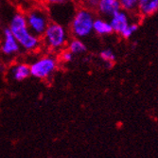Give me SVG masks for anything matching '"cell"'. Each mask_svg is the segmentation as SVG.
<instances>
[{
  "label": "cell",
  "instance_id": "obj_10",
  "mask_svg": "<svg viewBox=\"0 0 158 158\" xmlns=\"http://www.w3.org/2000/svg\"><path fill=\"white\" fill-rule=\"evenodd\" d=\"M137 10L142 16H150L158 11V0H138Z\"/></svg>",
  "mask_w": 158,
  "mask_h": 158
},
{
  "label": "cell",
  "instance_id": "obj_6",
  "mask_svg": "<svg viewBox=\"0 0 158 158\" xmlns=\"http://www.w3.org/2000/svg\"><path fill=\"white\" fill-rule=\"evenodd\" d=\"M20 50L21 48L17 40L14 38V36L10 31V28L6 27L3 31V39L1 44H0V52L4 56L8 57V58H10V57L19 54Z\"/></svg>",
  "mask_w": 158,
  "mask_h": 158
},
{
  "label": "cell",
  "instance_id": "obj_3",
  "mask_svg": "<svg viewBox=\"0 0 158 158\" xmlns=\"http://www.w3.org/2000/svg\"><path fill=\"white\" fill-rule=\"evenodd\" d=\"M95 15L92 10L81 8L77 10L70 22V32L74 38H85L93 32Z\"/></svg>",
  "mask_w": 158,
  "mask_h": 158
},
{
  "label": "cell",
  "instance_id": "obj_5",
  "mask_svg": "<svg viewBox=\"0 0 158 158\" xmlns=\"http://www.w3.org/2000/svg\"><path fill=\"white\" fill-rule=\"evenodd\" d=\"M25 16L30 31L40 38L44 34L45 31L51 22L47 9L39 6L28 10Z\"/></svg>",
  "mask_w": 158,
  "mask_h": 158
},
{
  "label": "cell",
  "instance_id": "obj_18",
  "mask_svg": "<svg viewBox=\"0 0 158 158\" xmlns=\"http://www.w3.org/2000/svg\"><path fill=\"white\" fill-rule=\"evenodd\" d=\"M46 3L50 5V6H59V5H64L65 4L68 0H45Z\"/></svg>",
  "mask_w": 158,
  "mask_h": 158
},
{
  "label": "cell",
  "instance_id": "obj_7",
  "mask_svg": "<svg viewBox=\"0 0 158 158\" xmlns=\"http://www.w3.org/2000/svg\"><path fill=\"white\" fill-rule=\"evenodd\" d=\"M109 22L113 28V32H116L118 34H121L123 31L129 26V24H130L127 12L122 10H119L116 13H114L110 17Z\"/></svg>",
  "mask_w": 158,
  "mask_h": 158
},
{
  "label": "cell",
  "instance_id": "obj_4",
  "mask_svg": "<svg viewBox=\"0 0 158 158\" xmlns=\"http://www.w3.org/2000/svg\"><path fill=\"white\" fill-rule=\"evenodd\" d=\"M59 65V59L51 54H47L36 59L30 64L31 76L39 80H48L55 72Z\"/></svg>",
  "mask_w": 158,
  "mask_h": 158
},
{
  "label": "cell",
  "instance_id": "obj_1",
  "mask_svg": "<svg viewBox=\"0 0 158 158\" xmlns=\"http://www.w3.org/2000/svg\"><path fill=\"white\" fill-rule=\"evenodd\" d=\"M10 32L18 42L21 49L27 52H32L40 48L42 41L40 37L34 35L27 27L25 14L17 12L11 17L8 27Z\"/></svg>",
  "mask_w": 158,
  "mask_h": 158
},
{
  "label": "cell",
  "instance_id": "obj_13",
  "mask_svg": "<svg viewBox=\"0 0 158 158\" xmlns=\"http://www.w3.org/2000/svg\"><path fill=\"white\" fill-rule=\"evenodd\" d=\"M100 59L104 63H106V66H112L114 62L116 61V54L111 48H105L100 51L99 53Z\"/></svg>",
  "mask_w": 158,
  "mask_h": 158
},
{
  "label": "cell",
  "instance_id": "obj_19",
  "mask_svg": "<svg viewBox=\"0 0 158 158\" xmlns=\"http://www.w3.org/2000/svg\"><path fill=\"white\" fill-rule=\"evenodd\" d=\"M2 70H3V65H2L1 64H0V72H1Z\"/></svg>",
  "mask_w": 158,
  "mask_h": 158
},
{
  "label": "cell",
  "instance_id": "obj_8",
  "mask_svg": "<svg viewBox=\"0 0 158 158\" xmlns=\"http://www.w3.org/2000/svg\"><path fill=\"white\" fill-rule=\"evenodd\" d=\"M9 75L13 81H22L31 76L30 64H24V63L14 64L10 67Z\"/></svg>",
  "mask_w": 158,
  "mask_h": 158
},
{
  "label": "cell",
  "instance_id": "obj_16",
  "mask_svg": "<svg viewBox=\"0 0 158 158\" xmlns=\"http://www.w3.org/2000/svg\"><path fill=\"white\" fill-rule=\"evenodd\" d=\"M74 59V55L67 49H63L60 51V60L63 63H70Z\"/></svg>",
  "mask_w": 158,
  "mask_h": 158
},
{
  "label": "cell",
  "instance_id": "obj_9",
  "mask_svg": "<svg viewBox=\"0 0 158 158\" xmlns=\"http://www.w3.org/2000/svg\"><path fill=\"white\" fill-rule=\"evenodd\" d=\"M96 9L98 13L107 17H111L114 13L121 10L118 0H98Z\"/></svg>",
  "mask_w": 158,
  "mask_h": 158
},
{
  "label": "cell",
  "instance_id": "obj_14",
  "mask_svg": "<svg viewBox=\"0 0 158 158\" xmlns=\"http://www.w3.org/2000/svg\"><path fill=\"white\" fill-rule=\"evenodd\" d=\"M120 9L126 12H131L137 10L138 0H118Z\"/></svg>",
  "mask_w": 158,
  "mask_h": 158
},
{
  "label": "cell",
  "instance_id": "obj_15",
  "mask_svg": "<svg viewBox=\"0 0 158 158\" xmlns=\"http://www.w3.org/2000/svg\"><path fill=\"white\" fill-rule=\"evenodd\" d=\"M138 30V25L135 24V23H132V24H129V26L125 28V30L123 31V32L120 34L123 38L125 39H128L132 37Z\"/></svg>",
  "mask_w": 158,
  "mask_h": 158
},
{
  "label": "cell",
  "instance_id": "obj_17",
  "mask_svg": "<svg viewBox=\"0 0 158 158\" xmlns=\"http://www.w3.org/2000/svg\"><path fill=\"white\" fill-rule=\"evenodd\" d=\"M81 2L82 3L84 8L89 9V10H93V9L97 8L98 0H81Z\"/></svg>",
  "mask_w": 158,
  "mask_h": 158
},
{
  "label": "cell",
  "instance_id": "obj_2",
  "mask_svg": "<svg viewBox=\"0 0 158 158\" xmlns=\"http://www.w3.org/2000/svg\"><path fill=\"white\" fill-rule=\"evenodd\" d=\"M41 38L42 44L54 52H60L64 49L69 41L65 27L57 22H50Z\"/></svg>",
  "mask_w": 158,
  "mask_h": 158
},
{
  "label": "cell",
  "instance_id": "obj_11",
  "mask_svg": "<svg viewBox=\"0 0 158 158\" xmlns=\"http://www.w3.org/2000/svg\"><path fill=\"white\" fill-rule=\"evenodd\" d=\"M93 32L100 36H104L111 34L113 32V28L109 21H106L102 18H95L93 24Z\"/></svg>",
  "mask_w": 158,
  "mask_h": 158
},
{
  "label": "cell",
  "instance_id": "obj_12",
  "mask_svg": "<svg viewBox=\"0 0 158 158\" xmlns=\"http://www.w3.org/2000/svg\"><path fill=\"white\" fill-rule=\"evenodd\" d=\"M66 49L69 50L75 56V55H80V54H82L83 52H85L87 48H86V45L84 44V42L81 39L73 38L70 41H68Z\"/></svg>",
  "mask_w": 158,
  "mask_h": 158
}]
</instances>
